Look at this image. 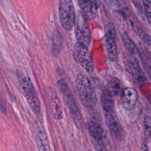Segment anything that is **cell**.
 Masks as SVG:
<instances>
[{
  "label": "cell",
  "instance_id": "cell-4",
  "mask_svg": "<svg viewBox=\"0 0 151 151\" xmlns=\"http://www.w3.org/2000/svg\"><path fill=\"white\" fill-rule=\"evenodd\" d=\"M73 56L77 63L86 71L92 73L94 71V60L87 45L77 42L73 47Z\"/></svg>",
  "mask_w": 151,
  "mask_h": 151
},
{
  "label": "cell",
  "instance_id": "cell-22",
  "mask_svg": "<svg viewBox=\"0 0 151 151\" xmlns=\"http://www.w3.org/2000/svg\"><path fill=\"white\" fill-rule=\"evenodd\" d=\"M0 109L3 112L5 111V110H6V105H5V103L1 95V93H0Z\"/></svg>",
  "mask_w": 151,
  "mask_h": 151
},
{
  "label": "cell",
  "instance_id": "cell-23",
  "mask_svg": "<svg viewBox=\"0 0 151 151\" xmlns=\"http://www.w3.org/2000/svg\"><path fill=\"white\" fill-rule=\"evenodd\" d=\"M141 151H149V147L146 140H144L141 146Z\"/></svg>",
  "mask_w": 151,
  "mask_h": 151
},
{
  "label": "cell",
  "instance_id": "cell-5",
  "mask_svg": "<svg viewBox=\"0 0 151 151\" xmlns=\"http://www.w3.org/2000/svg\"><path fill=\"white\" fill-rule=\"evenodd\" d=\"M58 12L63 28L66 31H71L76 16L73 2L71 0H60L58 2Z\"/></svg>",
  "mask_w": 151,
  "mask_h": 151
},
{
  "label": "cell",
  "instance_id": "cell-13",
  "mask_svg": "<svg viewBox=\"0 0 151 151\" xmlns=\"http://www.w3.org/2000/svg\"><path fill=\"white\" fill-rule=\"evenodd\" d=\"M35 141L38 151H50L47 134L43 127H38L37 132Z\"/></svg>",
  "mask_w": 151,
  "mask_h": 151
},
{
  "label": "cell",
  "instance_id": "cell-11",
  "mask_svg": "<svg viewBox=\"0 0 151 151\" xmlns=\"http://www.w3.org/2000/svg\"><path fill=\"white\" fill-rule=\"evenodd\" d=\"M127 67L132 78L139 84H143L147 82V78L137 61L135 60H129Z\"/></svg>",
  "mask_w": 151,
  "mask_h": 151
},
{
  "label": "cell",
  "instance_id": "cell-8",
  "mask_svg": "<svg viewBox=\"0 0 151 151\" xmlns=\"http://www.w3.org/2000/svg\"><path fill=\"white\" fill-rule=\"evenodd\" d=\"M104 117L106 125L112 136L119 142L124 140L125 132L114 111L104 114Z\"/></svg>",
  "mask_w": 151,
  "mask_h": 151
},
{
  "label": "cell",
  "instance_id": "cell-12",
  "mask_svg": "<svg viewBox=\"0 0 151 151\" xmlns=\"http://www.w3.org/2000/svg\"><path fill=\"white\" fill-rule=\"evenodd\" d=\"M104 44L108 59L111 62L115 61L117 59L118 57V51L116 42V38L104 35Z\"/></svg>",
  "mask_w": 151,
  "mask_h": 151
},
{
  "label": "cell",
  "instance_id": "cell-3",
  "mask_svg": "<svg viewBox=\"0 0 151 151\" xmlns=\"http://www.w3.org/2000/svg\"><path fill=\"white\" fill-rule=\"evenodd\" d=\"M57 84L64 102L70 114L77 123H80L82 120V115L67 83L64 79H60L57 81Z\"/></svg>",
  "mask_w": 151,
  "mask_h": 151
},
{
  "label": "cell",
  "instance_id": "cell-7",
  "mask_svg": "<svg viewBox=\"0 0 151 151\" xmlns=\"http://www.w3.org/2000/svg\"><path fill=\"white\" fill-rule=\"evenodd\" d=\"M89 134L96 151H106L103 140V130L100 123L94 118L90 119L87 123Z\"/></svg>",
  "mask_w": 151,
  "mask_h": 151
},
{
  "label": "cell",
  "instance_id": "cell-17",
  "mask_svg": "<svg viewBox=\"0 0 151 151\" xmlns=\"http://www.w3.org/2000/svg\"><path fill=\"white\" fill-rule=\"evenodd\" d=\"M123 40L126 49L133 55H136L137 53V48L134 42L125 31L123 33Z\"/></svg>",
  "mask_w": 151,
  "mask_h": 151
},
{
  "label": "cell",
  "instance_id": "cell-20",
  "mask_svg": "<svg viewBox=\"0 0 151 151\" xmlns=\"http://www.w3.org/2000/svg\"><path fill=\"white\" fill-rule=\"evenodd\" d=\"M143 126L146 135L151 139V117L145 116L143 119Z\"/></svg>",
  "mask_w": 151,
  "mask_h": 151
},
{
  "label": "cell",
  "instance_id": "cell-6",
  "mask_svg": "<svg viewBox=\"0 0 151 151\" xmlns=\"http://www.w3.org/2000/svg\"><path fill=\"white\" fill-rule=\"evenodd\" d=\"M74 27L77 42L88 47L91 41L90 27L87 19L83 16L80 12L76 14Z\"/></svg>",
  "mask_w": 151,
  "mask_h": 151
},
{
  "label": "cell",
  "instance_id": "cell-18",
  "mask_svg": "<svg viewBox=\"0 0 151 151\" xmlns=\"http://www.w3.org/2000/svg\"><path fill=\"white\" fill-rule=\"evenodd\" d=\"M105 35L107 36L116 38V27L111 21H109L105 25Z\"/></svg>",
  "mask_w": 151,
  "mask_h": 151
},
{
  "label": "cell",
  "instance_id": "cell-16",
  "mask_svg": "<svg viewBox=\"0 0 151 151\" xmlns=\"http://www.w3.org/2000/svg\"><path fill=\"white\" fill-rule=\"evenodd\" d=\"M121 90L120 81L116 77L112 78L107 85V92L112 96H117L119 94Z\"/></svg>",
  "mask_w": 151,
  "mask_h": 151
},
{
  "label": "cell",
  "instance_id": "cell-21",
  "mask_svg": "<svg viewBox=\"0 0 151 151\" xmlns=\"http://www.w3.org/2000/svg\"><path fill=\"white\" fill-rule=\"evenodd\" d=\"M143 41L151 52V36L146 33L145 34L143 35Z\"/></svg>",
  "mask_w": 151,
  "mask_h": 151
},
{
  "label": "cell",
  "instance_id": "cell-2",
  "mask_svg": "<svg viewBox=\"0 0 151 151\" xmlns=\"http://www.w3.org/2000/svg\"><path fill=\"white\" fill-rule=\"evenodd\" d=\"M76 87L80 100L85 108L88 110L94 109L97 104V95L90 80L83 74L76 77Z\"/></svg>",
  "mask_w": 151,
  "mask_h": 151
},
{
  "label": "cell",
  "instance_id": "cell-24",
  "mask_svg": "<svg viewBox=\"0 0 151 151\" xmlns=\"http://www.w3.org/2000/svg\"><path fill=\"white\" fill-rule=\"evenodd\" d=\"M150 106H151V101H150Z\"/></svg>",
  "mask_w": 151,
  "mask_h": 151
},
{
  "label": "cell",
  "instance_id": "cell-10",
  "mask_svg": "<svg viewBox=\"0 0 151 151\" xmlns=\"http://www.w3.org/2000/svg\"><path fill=\"white\" fill-rule=\"evenodd\" d=\"M80 13L87 19H93L97 14L99 5L97 1L94 0H79L78 1Z\"/></svg>",
  "mask_w": 151,
  "mask_h": 151
},
{
  "label": "cell",
  "instance_id": "cell-14",
  "mask_svg": "<svg viewBox=\"0 0 151 151\" xmlns=\"http://www.w3.org/2000/svg\"><path fill=\"white\" fill-rule=\"evenodd\" d=\"M101 105L104 111V114L114 112V102L113 97L107 92H103L101 97Z\"/></svg>",
  "mask_w": 151,
  "mask_h": 151
},
{
  "label": "cell",
  "instance_id": "cell-19",
  "mask_svg": "<svg viewBox=\"0 0 151 151\" xmlns=\"http://www.w3.org/2000/svg\"><path fill=\"white\" fill-rule=\"evenodd\" d=\"M142 4L145 17L149 24L151 25V1L144 0L142 1Z\"/></svg>",
  "mask_w": 151,
  "mask_h": 151
},
{
  "label": "cell",
  "instance_id": "cell-9",
  "mask_svg": "<svg viewBox=\"0 0 151 151\" xmlns=\"http://www.w3.org/2000/svg\"><path fill=\"white\" fill-rule=\"evenodd\" d=\"M122 102L123 108L127 111L134 110L138 101V93L132 87H127L122 91Z\"/></svg>",
  "mask_w": 151,
  "mask_h": 151
},
{
  "label": "cell",
  "instance_id": "cell-15",
  "mask_svg": "<svg viewBox=\"0 0 151 151\" xmlns=\"http://www.w3.org/2000/svg\"><path fill=\"white\" fill-rule=\"evenodd\" d=\"M50 111L52 117L56 120H60L63 118V110L58 98L57 96L52 97L50 103Z\"/></svg>",
  "mask_w": 151,
  "mask_h": 151
},
{
  "label": "cell",
  "instance_id": "cell-1",
  "mask_svg": "<svg viewBox=\"0 0 151 151\" xmlns=\"http://www.w3.org/2000/svg\"><path fill=\"white\" fill-rule=\"evenodd\" d=\"M17 77L23 95L31 110L36 115L41 113V105L37 92L32 81L23 68L17 71Z\"/></svg>",
  "mask_w": 151,
  "mask_h": 151
}]
</instances>
